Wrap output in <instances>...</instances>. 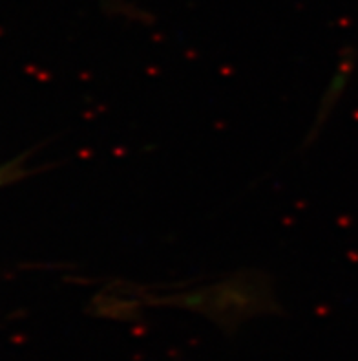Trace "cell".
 <instances>
[{
	"instance_id": "obj_1",
	"label": "cell",
	"mask_w": 358,
	"mask_h": 361,
	"mask_svg": "<svg viewBox=\"0 0 358 361\" xmlns=\"http://www.w3.org/2000/svg\"><path fill=\"white\" fill-rule=\"evenodd\" d=\"M139 293L146 307L196 312L227 332L252 317L281 312L271 277L258 270L234 271L185 292Z\"/></svg>"
},
{
	"instance_id": "obj_2",
	"label": "cell",
	"mask_w": 358,
	"mask_h": 361,
	"mask_svg": "<svg viewBox=\"0 0 358 361\" xmlns=\"http://www.w3.org/2000/svg\"><path fill=\"white\" fill-rule=\"evenodd\" d=\"M143 307L146 305L141 299V293L127 284L103 288L90 301V310L94 316L119 321L137 319Z\"/></svg>"
}]
</instances>
